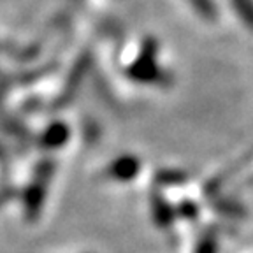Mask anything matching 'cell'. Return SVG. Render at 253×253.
Segmentation results:
<instances>
[{
	"instance_id": "cell-2",
	"label": "cell",
	"mask_w": 253,
	"mask_h": 253,
	"mask_svg": "<svg viewBox=\"0 0 253 253\" xmlns=\"http://www.w3.org/2000/svg\"><path fill=\"white\" fill-rule=\"evenodd\" d=\"M128 78L137 83H155L160 78V69L157 65V42L148 39L139 53L137 60L132 63L128 71Z\"/></svg>"
},
{
	"instance_id": "cell-5",
	"label": "cell",
	"mask_w": 253,
	"mask_h": 253,
	"mask_svg": "<svg viewBox=\"0 0 253 253\" xmlns=\"http://www.w3.org/2000/svg\"><path fill=\"white\" fill-rule=\"evenodd\" d=\"M151 210H153V218L157 220V223H160L162 227H166L167 223H170L172 220V211L167 206V202L164 201L160 195H151Z\"/></svg>"
},
{
	"instance_id": "cell-4",
	"label": "cell",
	"mask_w": 253,
	"mask_h": 253,
	"mask_svg": "<svg viewBox=\"0 0 253 253\" xmlns=\"http://www.w3.org/2000/svg\"><path fill=\"white\" fill-rule=\"evenodd\" d=\"M69 135H71L69 126L62 122H55L47 126L46 130H44V134L41 135V144H42L44 148L55 150V148L63 146V144L67 142Z\"/></svg>"
},
{
	"instance_id": "cell-7",
	"label": "cell",
	"mask_w": 253,
	"mask_h": 253,
	"mask_svg": "<svg viewBox=\"0 0 253 253\" xmlns=\"http://www.w3.org/2000/svg\"><path fill=\"white\" fill-rule=\"evenodd\" d=\"M195 253H214V245L211 241H204L201 243V246L197 248Z\"/></svg>"
},
{
	"instance_id": "cell-3",
	"label": "cell",
	"mask_w": 253,
	"mask_h": 253,
	"mask_svg": "<svg viewBox=\"0 0 253 253\" xmlns=\"http://www.w3.org/2000/svg\"><path fill=\"white\" fill-rule=\"evenodd\" d=\"M139 160L132 155H125V157L116 158L115 162L107 167L111 178L118 179V181H130L132 178H135L139 172Z\"/></svg>"
},
{
	"instance_id": "cell-6",
	"label": "cell",
	"mask_w": 253,
	"mask_h": 253,
	"mask_svg": "<svg viewBox=\"0 0 253 253\" xmlns=\"http://www.w3.org/2000/svg\"><path fill=\"white\" fill-rule=\"evenodd\" d=\"M14 190L12 188H4V190H0V208H4L5 204H7L9 201H11L12 197H14Z\"/></svg>"
},
{
	"instance_id": "cell-1",
	"label": "cell",
	"mask_w": 253,
	"mask_h": 253,
	"mask_svg": "<svg viewBox=\"0 0 253 253\" xmlns=\"http://www.w3.org/2000/svg\"><path fill=\"white\" fill-rule=\"evenodd\" d=\"M53 176V164L51 162H41L36 170V178L32 185L23 192V206L27 218H36L41 213V208L44 204L46 197L47 181Z\"/></svg>"
}]
</instances>
